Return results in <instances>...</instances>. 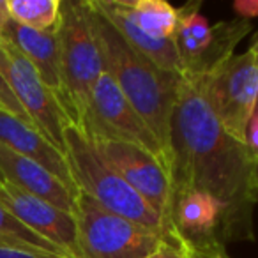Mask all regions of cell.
<instances>
[{
    "instance_id": "cell-1",
    "label": "cell",
    "mask_w": 258,
    "mask_h": 258,
    "mask_svg": "<svg viewBox=\"0 0 258 258\" xmlns=\"http://www.w3.org/2000/svg\"><path fill=\"white\" fill-rule=\"evenodd\" d=\"M258 156L219 124L200 87L180 80L170 122L172 197L202 191L221 207L223 244L254 240V172Z\"/></svg>"
},
{
    "instance_id": "cell-2",
    "label": "cell",
    "mask_w": 258,
    "mask_h": 258,
    "mask_svg": "<svg viewBox=\"0 0 258 258\" xmlns=\"http://www.w3.org/2000/svg\"><path fill=\"white\" fill-rule=\"evenodd\" d=\"M87 9L103 57L104 73L144 117L165 149L166 159H170V122L182 78L159 69L135 50L97 11L92 0H87Z\"/></svg>"
},
{
    "instance_id": "cell-3",
    "label": "cell",
    "mask_w": 258,
    "mask_h": 258,
    "mask_svg": "<svg viewBox=\"0 0 258 258\" xmlns=\"http://www.w3.org/2000/svg\"><path fill=\"white\" fill-rule=\"evenodd\" d=\"M64 154L76 189L115 214L163 233L172 228L96 151L82 129L69 125L64 133Z\"/></svg>"
},
{
    "instance_id": "cell-4",
    "label": "cell",
    "mask_w": 258,
    "mask_h": 258,
    "mask_svg": "<svg viewBox=\"0 0 258 258\" xmlns=\"http://www.w3.org/2000/svg\"><path fill=\"white\" fill-rule=\"evenodd\" d=\"M57 41L64 89L62 108L73 125L80 127L89 110L94 85L104 73L103 57L90 25L87 0H60Z\"/></svg>"
},
{
    "instance_id": "cell-5",
    "label": "cell",
    "mask_w": 258,
    "mask_h": 258,
    "mask_svg": "<svg viewBox=\"0 0 258 258\" xmlns=\"http://www.w3.org/2000/svg\"><path fill=\"white\" fill-rule=\"evenodd\" d=\"M78 258H145L163 233L104 209L78 191L75 200Z\"/></svg>"
},
{
    "instance_id": "cell-6",
    "label": "cell",
    "mask_w": 258,
    "mask_h": 258,
    "mask_svg": "<svg viewBox=\"0 0 258 258\" xmlns=\"http://www.w3.org/2000/svg\"><path fill=\"white\" fill-rule=\"evenodd\" d=\"M191 80L200 87L219 124L246 144L247 124L258 104V57L253 48L233 53L209 75Z\"/></svg>"
},
{
    "instance_id": "cell-7",
    "label": "cell",
    "mask_w": 258,
    "mask_h": 258,
    "mask_svg": "<svg viewBox=\"0 0 258 258\" xmlns=\"http://www.w3.org/2000/svg\"><path fill=\"white\" fill-rule=\"evenodd\" d=\"M80 129L89 140L133 144L161 158L168 165L165 149L152 133V129L106 73H103L94 85L89 110Z\"/></svg>"
},
{
    "instance_id": "cell-8",
    "label": "cell",
    "mask_w": 258,
    "mask_h": 258,
    "mask_svg": "<svg viewBox=\"0 0 258 258\" xmlns=\"http://www.w3.org/2000/svg\"><path fill=\"white\" fill-rule=\"evenodd\" d=\"M2 73L34 127L64 152V133L73 124L53 90L41 80L36 68L11 43L0 39Z\"/></svg>"
},
{
    "instance_id": "cell-9",
    "label": "cell",
    "mask_w": 258,
    "mask_h": 258,
    "mask_svg": "<svg viewBox=\"0 0 258 258\" xmlns=\"http://www.w3.org/2000/svg\"><path fill=\"white\" fill-rule=\"evenodd\" d=\"M99 156L133 187L159 216L170 223L172 211V180L168 165L161 158L142 147L124 142L90 140Z\"/></svg>"
},
{
    "instance_id": "cell-10",
    "label": "cell",
    "mask_w": 258,
    "mask_h": 258,
    "mask_svg": "<svg viewBox=\"0 0 258 258\" xmlns=\"http://www.w3.org/2000/svg\"><path fill=\"white\" fill-rule=\"evenodd\" d=\"M0 205L22 225L57 246L69 258H78L76 223L73 214L20 191L11 184H0Z\"/></svg>"
},
{
    "instance_id": "cell-11",
    "label": "cell",
    "mask_w": 258,
    "mask_h": 258,
    "mask_svg": "<svg viewBox=\"0 0 258 258\" xmlns=\"http://www.w3.org/2000/svg\"><path fill=\"white\" fill-rule=\"evenodd\" d=\"M0 184H11L69 214L75 211L76 195L71 189L36 161L16 154L4 145H0Z\"/></svg>"
},
{
    "instance_id": "cell-12",
    "label": "cell",
    "mask_w": 258,
    "mask_h": 258,
    "mask_svg": "<svg viewBox=\"0 0 258 258\" xmlns=\"http://www.w3.org/2000/svg\"><path fill=\"white\" fill-rule=\"evenodd\" d=\"M0 145L36 161L37 165L53 173L68 189L78 195L64 152L51 145L34 125L25 124L2 108H0Z\"/></svg>"
},
{
    "instance_id": "cell-13",
    "label": "cell",
    "mask_w": 258,
    "mask_h": 258,
    "mask_svg": "<svg viewBox=\"0 0 258 258\" xmlns=\"http://www.w3.org/2000/svg\"><path fill=\"white\" fill-rule=\"evenodd\" d=\"M96 9L111 23L115 30L137 51L152 60L159 69L184 78V68L173 39H158L145 34L131 20L122 6V0H92Z\"/></svg>"
},
{
    "instance_id": "cell-14",
    "label": "cell",
    "mask_w": 258,
    "mask_h": 258,
    "mask_svg": "<svg viewBox=\"0 0 258 258\" xmlns=\"http://www.w3.org/2000/svg\"><path fill=\"white\" fill-rule=\"evenodd\" d=\"M0 39L11 43L20 53L25 55L27 60L36 68L41 80L53 90L58 103L62 104L64 89H62L57 32H39L20 25L15 20H9L0 34Z\"/></svg>"
},
{
    "instance_id": "cell-15",
    "label": "cell",
    "mask_w": 258,
    "mask_h": 258,
    "mask_svg": "<svg viewBox=\"0 0 258 258\" xmlns=\"http://www.w3.org/2000/svg\"><path fill=\"white\" fill-rule=\"evenodd\" d=\"M219 218L221 207L211 195L191 189L172 197L170 223L191 244L219 240Z\"/></svg>"
},
{
    "instance_id": "cell-16",
    "label": "cell",
    "mask_w": 258,
    "mask_h": 258,
    "mask_svg": "<svg viewBox=\"0 0 258 258\" xmlns=\"http://www.w3.org/2000/svg\"><path fill=\"white\" fill-rule=\"evenodd\" d=\"M122 6L145 34L158 39H173L177 8L165 0H122Z\"/></svg>"
},
{
    "instance_id": "cell-17",
    "label": "cell",
    "mask_w": 258,
    "mask_h": 258,
    "mask_svg": "<svg viewBox=\"0 0 258 258\" xmlns=\"http://www.w3.org/2000/svg\"><path fill=\"white\" fill-rule=\"evenodd\" d=\"M11 20L39 32H57L60 0H8Z\"/></svg>"
},
{
    "instance_id": "cell-18",
    "label": "cell",
    "mask_w": 258,
    "mask_h": 258,
    "mask_svg": "<svg viewBox=\"0 0 258 258\" xmlns=\"http://www.w3.org/2000/svg\"><path fill=\"white\" fill-rule=\"evenodd\" d=\"M0 244L23 251H39V253H51V254L69 258L57 246H53L51 242L44 240L43 237L36 235L25 225H22L2 205H0Z\"/></svg>"
},
{
    "instance_id": "cell-19",
    "label": "cell",
    "mask_w": 258,
    "mask_h": 258,
    "mask_svg": "<svg viewBox=\"0 0 258 258\" xmlns=\"http://www.w3.org/2000/svg\"><path fill=\"white\" fill-rule=\"evenodd\" d=\"M193 256V246L186 240L175 228H168L163 232L158 247L145 258H191Z\"/></svg>"
},
{
    "instance_id": "cell-20",
    "label": "cell",
    "mask_w": 258,
    "mask_h": 258,
    "mask_svg": "<svg viewBox=\"0 0 258 258\" xmlns=\"http://www.w3.org/2000/svg\"><path fill=\"white\" fill-rule=\"evenodd\" d=\"M0 58H2V48H0ZM0 108L9 111L11 115H15L16 118H20V120L25 122V124L32 125L30 118L27 117V113L23 111L22 104L18 103V99H16L15 94H13L11 87L6 82V76H4V73H2V64H0Z\"/></svg>"
},
{
    "instance_id": "cell-21",
    "label": "cell",
    "mask_w": 258,
    "mask_h": 258,
    "mask_svg": "<svg viewBox=\"0 0 258 258\" xmlns=\"http://www.w3.org/2000/svg\"><path fill=\"white\" fill-rule=\"evenodd\" d=\"M191 246H193L191 258H230L225 244H221L219 240H209V242L191 244Z\"/></svg>"
},
{
    "instance_id": "cell-22",
    "label": "cell",
    "mask_w": 258,
    "mask_h": 258,
    "mask_svg": "<svg viewBox=\"0 0 258 258\" xmlns=\"http://www.w3.org/2000/svg\"><path fill=\"white\" fill-rule=\"evenodd\" d=\"M0 258H66V256H58V254H51V253H39V251H23L0 244Z\"/></svg>"
},
{
    "instance_id": "cell-23",
    "label": "cell",
    "mask_w": 258,
    "mask_h": 258,
    "mask_svg": "<svg viewBox=\"0 0 258 258\" xmlns=\"http://www.w3.org/2000/svg\"><path fill=\"white\" fill-rule=\"evenodd\" d=\"M232 8L240 20L251 22L253 18H258V0H235Z\"/></svg>"
},
{
    "instance_id": "cell-24",
    "label": "cell",
    "mask_w": 258,
    "mask_h": 258,
    "mask_svg": "<svg viewBox=\"0 0 258 258\" xmlns=\"http://www.w3.org/2000/svg\"><path fill=\"white\" fill-rule=\"evenodd\" d=\"M246 144L254 154L258 156V111H254V115L251 117L249 124L246 129Z\"/></svg>"
},
{
    "instance_id": "cell-25",
    "label": "cell",
    "mask_w": 258,
    "mask_h": 258,
    "mask_svg": "<svg viewBox=\"0 0 258 258\" xmlns=\"http://www.w3.org/2000/svg\"><path fill=\"white\" fill-rule=\"evenodd\" d=\"M9 20H11V16H9L8 0H0V34L4 30V27L8 25Z\"/></svg>"
},
{
    "instance_id": "cell-26",
    "label": "cell",
    "mask_w": 258,
    "mask_h": 258,
    "mask_svg": "<svg viewBox=\"0 0 258 258\" xmlns=\"http://www.w3.org/2000/svg\"><path fill=\"white\" fill-rule=\"evenodd\" d=\"M254 202L258 204V161H256V172H254Z\"/></svg>"
},
{
    "instance_id": "cell-27",
    "label": "cell",
    "mask_w": 258,
    "mask_h": 258,
    "mask_svg": "<svg viewBox=\"0 0 258 258\" xmlns=\"http://www.w3.org/2000/svg\"><path fill=\"white\" fill-rule=\"evenodd\" d=\"M249 48H253L254 53H256V57H258V32H256V36H254V39H253V43H251ZM256 111H258V104H256Z\"/></svg>"
}]
</instances>
